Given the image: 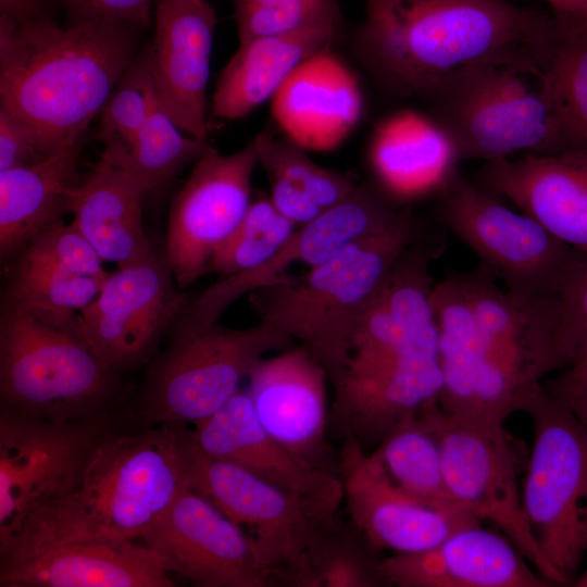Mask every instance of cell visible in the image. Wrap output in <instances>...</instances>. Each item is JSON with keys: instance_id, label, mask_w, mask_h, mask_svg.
<instances>
[{"instance_id": "9c48e42d", "label": "cell", "mask_w": 587, "mask_h": 587, "mask_svg": "<svg viewBox=\"0 0 587 587\" xmlns=\"http://www.w3.org/2000/svg\"><path fill=\"white\" fill-rule=\"evenodd\" d=\"M438 214L480 266L519 294L557 296L586 257L460 174L438 193Z\"/></svg>"}, {"instance_id": "44dd1931", "label": "cell", "mask_w": 587, "mask_h": 587, "mask_svg": "<svg viewBox=\"0 0 587 587\" xmlns=\"http://www.w3.org/2000/svg\"><path fill=\"white\" fill-rule=\"evenodd\" d=\"M433 252L417 240L395 264L362 315L346 374L439 347L428 267Z\"/></svg>"}, {"instance_id": "9a60e30c", "label": "cell", "mask_w": 587, "mask_h": 587, "mask_svg": "<svg viewBox=\"0 0 587 587\" xmlns=\"http://www.w3.org/2000/svg\"><path fill=\"white\" fill-rule=\"evenodd\" d=\"M442 370L440 408L450 414L503 424L524 411L542 386L529 389L486 351L459 275L433 290Z\"/></svg>"}, {"instance_id": "7bdbcfd3", "label": "cell", "mask_w": 587, "mask_h": 587, "mask_svg": "<svg viewBox=\"0 0 587 587\" xmlns=\"http://www.w3.org/2000/svg\"><path fill=\"white\" fill-rule=\"evenodd\" d=\"M72 20L117 22L133 28L150 25L152 0H61Z\"/></svg>"}, {"instance_id": "e575fe53", "label": "cell", "mask_w": 587, "mask_h": 587, "mask_svg": "<svg viewBox=\"0 0 587 587\" xmlns=\"http://www.w3.org/2000/svg\"><path fill=\"white\" fill-rule=\"evenodd\" d=\"M371 455L402 492L429 503L460 505L447 488L438 439L420 412L402 420Z\"/></svg>"}, {"instance_id": "603a6c76", "label": "cell", "mask_w": 587, "mask_h": 587, "mask_svg": "<svg viewBox=\"0 0 587 587\" xmlns=\"http://www.w3.org/2000/svg\"><path fill=\"white\" fill-rule=\"evenodd\" d=\"M247 390L264 429L298 457L329 469L326 370L303 347L261 359Z\"/></svg>"}, {"instance_id": "60d3db41", "label": "cell", "mask_w": 587, "mask_h": 587, "mask_svg": "<svg viewBox=\"0 0 587 587\" xmlns=\"http://www.w3.org/2000/svg\"><path fill=\"white\" fill-rule=\"evenodd\" d=\"M233 1L239 43L341 23L338 0Z\"/></svg>"}, {"instance_id": "f6af8a7d", "label": "cell", "mask_w": 587, "mask_h": 587, "mask_svg": "<svg viewBox=\"0 0 587 587\" xmlns=\"http://www.w3.org/2000/svg\"><path fill=\"white\" fill-rule=\"evenodd\" d=\"M542 385L587 429V351Z\"/></svg>"}, {"instance_id": "b9f144b4", "label": "cell", "mask_w": 587, "mask_h": 587, "mask_svg": "<svg viewBox=\"0 0 587 587\" xmlns=\"http://www.w3.org/2000/svg\"><path fill=\"white\" fill-rule=\"evenodd\" d=\"M558 297V348L565 367L587 351V255Z\"/></svg>"}, {"instance_id": "7a4b0ae2", "label": "cell", "mask_w": 587, "mask_h": 587, "mask_svg": "<svg viewBox=\"0 0 587 587\" xmlns=\"http://www.w3.org/2000/svg\"><path fill=\"white\" fill-rule=\"evenodd\" d=\"M134 29L95 18L62 27L46 13L24 22L0 16V108L47 155L83 140L135 59Z\"/></svg>"}, {"instance_id": "d4e9b609", "label": "cell", "mask_w": 587, "mask_h": 587, "mask_svg": "<svg viewBox=\"0 0 587 587\" xmlns=\"http://www.w3.org/2000/svg\"><path fill=\"white\" fill-rule=\"evenodd\" d=\"M480 183L587 255V154L523 155L486 162Z\"/></svg>"}, {"instance_id": "6da1fadb", "label": "cell", "mask_w": 587, "mask_h": 587, "mask_svg": "<svg viewBox=\"0 0 587 587\" xmlns=\"http://www.w3.org/2000/svg\"><path fill=\"white\" fill-rule=\"evenodd\" d=\"M557 20L507 0H365L363 60L399 93L423 97L485 63L550 55Z\"/></svg>"}, {"instance_id": "f1b7e54d", "label": "cell", "mask_w": 587, "mask_h": 587, "mask_svg": "<svg viewBox=\"0 0 587 587\" xmlns=\"http://www.w3.org/2000/svg\"><path fill=\"white\" fill-rule=\"evenodd\" d=\"M455 145L433 117L397 112L376 127L370 162L380 190L392 202L437 195L459 174Z\"/></svg>"}, {"instance_id": "cb8c5ba5", "label": "cell", "mask_w": 587, "mask_h": 587, "mask_svg": "<svg viewBox=\"0 0 587 587\" xmlns=\"http://www.w3.org/2000/svg\"><path fill=\"white\" fill-rule=\"evenodd\" d=\"M527 561L504 535L475 524L429 549L397 552L378 570L385 583L399 587L554 586Z\"/></svg>"}, {"instance_id": "d6a6232c", "label": "cell", "mask_w": 587, "mask_h": 587, "mask_svg": "<svg viewBox=\"0 0 587 587\" xmlns=\"http://www.w3.org/2000/svg\"><path fill=\"white\" fill-rule=\"evenodd\" d=\"M83 140L33 165L0 171V253L15 255L70 213Z\"/></svg>"}, {"instance_id": "d6986e66", "label": "cell", "mask_w": 587, "mask_h": 587, "mask_svg": "<svg viewBox=\"0 0 587 587\" xmlns=\"http://www.w3.org/2000/svg\"><path fill=\"white\" fill-rule=\"evenodd\" d=\"M459 278L486 351L520 383L534 389L565 367L555 295L512 291L480 265Z\"/></svg>"}, {"instance_id": "8d00e7d4", "label": "cell", "mask_w": 587, "mask_h": 587, "mask_svg": "<svg viewBox=\"0 0 587 587\" xmlns=\"http://www.w3.org/2000/svg\"><path fill=\"white\" fill-rule=\"evenodd\" d=\"M378 563L336 522L305 553L287 583L298 587H376L385 585Z\"/></svg>"}, {"instance_id": "ac0fdd59", "label": "cell", "mask_w": 587, "mask_h": 587, "mask_svg": "<svg viewBox=\"0 0 587 587\" xmlns=\"http://www.w3.org/2000/svg\"><path fill=\"white\" fill-rule=\"evenodd\" d=\"M340 467L352 522L378 548L396 552L429 549L454 532L482 522L460 505L425 502L396 488L350 432H345Z\"/></svg>"}, {"instance_id": "ee69618b", "label": "cell", "mask_w": 587, "mask_h": 587, "mask_svg": "<svg viewBox=\"0 0 587 587\" xmlns=\"http://www.w3.org/2000/svg\"><path fill=\"white\" fill-rule=\"evenodd\" d=\"M48 157L32 132L0 108V171L33 165Z\"/></svg>"}, {"instance_id": "ba28073f", "label": "cell", "mask_w": 587, "mask_h": 587, "mask_svg": "<svg viewBox=\"0 0 587 587\" xmlns=\"http://www.w3.org/2000/svg\"><path fill=\"white\" fill-rule=\"evenodd\" d=\"M524 412L534 440L522 504L559 585H572L587 555V429L544 388Z\"/></svg>"}, {"instance_id": "277c9868", "label": "cell", "mask_w": 587, "mask_h": 587, "mask_svg": "<svg viewBox=\"0 0 587 587\" xmlns=\"http://www.w3.org/2000/svg\"><path fill=\"white\" fill-rule=\"evenodd\" d=\"M417 240V225L404 210L390 225L350 243L301 277L288 274L251 291L249 302L260 321L299 340L336 389L346 374L362 315Z\"/></svg>"}, {"instance_id": "d590c367", "label": "cell", "mask_w": 587, "mask_h": 587, "mask_svg": "<svg viewBox=\"0 0 587 587\" xmlns=\"http://www.w3.org/2000/svg\"><path fill=\"white\" fill-rule=\"evenodd\" d=\"M212 149L207 140L184 133L159 103L130 145L108 142L102 153L149 195L164 189L188 163Z\"/></svg>"}, {"instance_id": "836d02e7", "label": "cell", "mask_w": 587, "mask_h": 587, "mask_svg": "<svg viewBox=\"0 0 587 587\" xmlns=\"http://www.w3.org/2000/svg\"><path fill=\"white\" fill-rule=\"evenodd\" d=\"M254 140L259 164L270 179V198L298 227L347 198L359 186L353 175L320 166L289 139L261 133Z\"/></svg>"}, {"instance_id": "52a82bcc", "label": "cell", "mask_w": 587, "mask_h": 587, "mask_svg": "<svg viewBox=\"0 0 587 587\" xmlns=\"http://www.w3.org/2000/svg\"><path fill=\"white\" fill-rule=\"evenodd\" d=\"M294 341L266 322L235 329L220 321H197L186 310L172 326L170 345L148 372L141 419L161 425L196 424L209 417L239 390L264 354L284 351Z\"/></svg>"}, {"instance_id": "c3c4849f", "label": "cell", "mask_w": 587, "mask_h": 587, "mask_svg": "<svg viewBox=\"0 0 587 587\" xmlns=\"http://www.w3.org/2000/svg\"><path fill=\"white\" fill-rule=\"evenodd\" d=\"M572 586H575V587H587V566L586 569L584 570V572L576 576V578L574 579Z\"/></svg>"}, {"instance_id": "f546056e", "label": "cell", "mask_w": 587, "mask_h": 587, "mask_svg": "<svg viewBox=\"0 0 587 587\" xmlns=\"http://www.w3.org/2000/svg\"><path fill=\"white\" fill-rule=\"evenodd\" d=\"M143 187L101 153L71 191L72 224L103 261L118 268L146 262L157 252L142 224Z\"/></svg>"}, {"instance_id": "74e56055", "label": "cell", "mask_w": 587, "mask_h": 587, "mask_svg": "<svg viewBox=\"0 0 587 587\" xmlns=\"http://www.w3.org/2000/svg\"><path fill=\"white\" fill-rule=\"evenodd\" d=\"M555 20L558 27L548 71L572 136L574 153L587 154V18Z\"/></svg>"}, {"instance_id": "1f68e13d", "label": "cell", "mask_w": 587, "mask_h": 587, "mask_svg": "<svg viewBox=\"0 0 587 587\" xmlns=\"http://www.w3.org/2000/svg\"><path fill=\"white\" fill-rule=\"evenodd\" d=\"M338 30V25H323L239 43L218 78L214 114L240 118L272 99L301 62L330 47Z\"/></svg>"}, {"instance_id": "8992f818", "label": "cell", "mask_w": 587, "mask_h": 587, "mask_svg": "<svg viewBox=\"0 0 587 587\" xmlns=\"http://www.w3.org/2000/svg\"><path fill=\"white\" fill-rule=\"evenodd\" d=\"M117 372L74 326H53L3 305L0 317L2 408L54 422L100 420Z\"/></svg>"}, {"instance_id": "8fae6325", "label": "cell", "mask_w": 587, "mask_h": 587, "mask_svg": "<svg viewBox=\"0 0 587 587\" xmlns=\"http://www.w3.org/2000/svg\"><path fill=\"white\" fill-rule=\"evenodd\" d=\"M420 415L438 439L453 500L480 521L495 524L544 577L559 585L527 524L516 458L503 424L447 413L438 401Z\"/></svg>"}, {"instance_id": "e0dca14e", "label": "cell", "mask_w": 587, "mask_h": 587, "mask_svg": "<svg viewBox=\"0 0 587 587\" xmlns=\"http://www.w3.org/2000/svg\"><path fill=\"white\" fill-rule=\"evenodd\" d=\"M402 212L380 189L359 185L347 198L299 226L272 259L224 276L191 301L187 312L197 321L217 322L239 297L284 279L291 264H323L350 243L390 225Z\"/></svg>"}, {"instance_id": "bcb514c9", "label": "cell", "mask_w": 587, "mask_h": 587, "mask_svg": "<svg viewBox=\"0 0 587 587\" xmlns=\"http://www.w3.org/2000/svg\"><path fill=\"white\" fill-rule=\"evenodd\" d=\"M46 0H0V16L24 22L45 14Z\"/></svg>"}, {"instance_id": "7dc6e473", "label": "cell", "mask_w": 587, "mask_h": 587, "mask_svg": "<svg viewBox=\"0 0 587 587\" xmlns=\"http://www.w3.org/2000/svg\"><path fill=\"white\" fill-rule=\"evenodd\" d=\"M548 11L560 18H587V0H539Z\"/></svg>"}, {"instance_id": "30bf717a", "label": "cell", "mask_w": 587, "mask_h": 587, "mask_svg": "<svg viewBox=\"0 0 587 587\" xmlns=\"http://www.w3.org/2000/svg\"><path fill=\"white\" fill-rule=\"evenodd\" d=\"M190 488L209 499L249 537L258 562L287 582L305 553L336 520L309 501L234 463L205 454L186 432Z\"/></svg>"}, {"instance_id": "5bb4252c", "label": "cell", "mask_w": 587, "mask_h": 587, "mask_svg": "<svg viewBox=\"0 0 587 587\" xmlns=\"http://www.w3.org/2000/svg\"><path fill=\"white\" fill-rule=\"evenodd\" d=\"M258 164L254 138L235 153L212 149L195 162L168 214L164 253L179 289L209 273L216 249L245 216Z\"/></svg>"}, {"instance_id": "7c38bea8", "label": "cell", "mask_w": 587, "mask_h": 587, "mask_svg": "<svg viewBox=\"0 0 587 587\" xmlns=\"http://www.w3.org/2000/svg\"><path fill=\"white\" fill-rule=\"evenodd\" d=\"M105 435L101 420L54 422L1 407L0 549L29 515L79 486Z\"/></svg>"}, {"instance_id": "7402d4cb", "label": "cell", "mask_w": 587, "mask_h": 587, "mask_svg": "<svg viewBox=\"0 0 587 587\" xmlns=\"http://www.w3.org/2000/svg\"><path fill=\"white\" fill-rule=\"evenodd\" d=\"M149 63L162 110L187 135L207 140V86L216 24L205 0H157Z\"/></svg>"}, {"instance_id": "83f0119b", "label": "cell", "mask_w": 587, "mask_h": 587, "mask_svg": "<svg viewBox=\"0 0 587 587\" xmlns=\"http://www.w3.org/2000/svg\"><path fill=\"white\" fill-rule=\"evenodd\" d=\"M441 389L439 349L422 351L347 374L334 390V412L357 438H384L402 420L438 401Z\"/></svg>"}, {"instance_id": "ffe728a7", "label": "cell", "mask_w": 587, "mask_h": 587, "mask_svg": "<svg viewBox=\"0 0 587 587\" xmlns=\"http://www.w3.org/2000/svg\"><path fill=\"white\" fill-rule=\"evenodd\" d=\"M205 454L234 463L265 482L336 515L344 499L341 477L307 461L273 438L260 423L247 391L238 390L190 432Z\"/></svg>"}, {"instance_id": "484cf974", "label": "cell", "mask_w": 587, "mask_h": 587, "mask_svg": "<svg viewBox=\"0 0 587 587\" xmlns=\"http://www.w3.org/2000/svg\"><path fill=\"white\" fill-rule=\"evenodd\" d=\"M271 111L287 139L304 150L330 151L358 124L363 98L355 76L327 48L288 75Z\"/></svg>"}, {"instance_id": "4316f807", "label": "cell", "mask_w": 587, "mask_h": 587, "mask_svg": "<svg viewBox=\"0 0 587 587\" xmlns=\"http://www.w3.org/2000/svg\"><path fill=\"white\" fill-rule=\"evenodd\" d=\"M1 587H172L157 553L141 541H76L1 565Z\"/></svg>"}, {"instance_id": "2e32d148", "label": "cell", "mask_w": 587, "mask_h": 587, "mask_svg": "<svg viewBox=\"0 0 587 587\" xmlns=\"http://www.w3.org/2000/svg\"><path fill=\"white\" fill-rule=\"evenodd\" d=\"M167 573L203 587H266L247 534L209 499L186 488L140 540Z\"/></svg>"}, {"instance_id": "3957f363", "label": "cell", "mask_w": 587, "mask_h": 587, "mask_svg": "<svg viewBox=\"0 0 587 587\" xmlns=\"http://www.w3.org/2000/svg\"><path fill=\"white\" fill-rule=\"evenodd\" d=\"M177 425L105 435L79 486L27 517L0 549L1 565L76 541H140L190 488L186 430Z\"/></svg>"}, {"instance_id": "ab89813d", "label": "cell", "mask_w": 587, "mask_h": 587, "mask_svg": "<svg viewBox=\"0 0 587 587\" xmlns=\"http://www.w3.org/2000/svg\"><path fill=\"white\" fill-rule=\"evenodd\" d=\"M158 104L148 49H145L132 61L104 103L97 138L104 143L130 145Z\"/></svg>"}, {"instance_id": "4fadbf2b", "label": "cell", "mask_w": 587, "mask_h": 587, "mask_svg": "<svg viewBox=\"0 0 587 587\" xmlns=\"http://www.w3.org/2000/svg\"><path fill=\"white\" fill-rule=\"evenodd\" d=\"M191 301L179 292L165 253L109 273L73 326L115 372L146 363Z\"/></svg>"}, {"instance_id": "5b68a950", "label": "cell", "mask_w": 587, "mask_h": 587, "mask_svg": "<svg viewBox=\"0 0 587 587\" xmlns=\"http://www.w3.org/2000/svg\"><path fill=\"white\" fill-rule=\"evenodd\" d=\"M548 59L476 65L422 97L433 107L432 116L448 133L462 161L575 152Z\"/></svg>"}, {"instance_id": "f35d334b", "label": "cell", "mask_w": 587, "mask_h": 587, "mask_svg": "<svg viewBox=\"0 0 587 587\" xmlns=\"http://www.w3.org/2000/svg\"><path fill=\"white\" fill-rule=\"evenodd\" d=\"M297 228L271 198H259L251 202L236 229L216 249L209 272L224 277L259 267L288 242Z\"/></svg>"}, {"instance_id": "4dcf8cb0", "label": "cell", "mask_w": 587, "mask_h": 587, "mask_svg": "<svg viewBox=\"0 0 587 587\" xmlns=\"http://www.w3.org/2000/svg\"><path fill=\"white\" fill-rule=\"evenodd\" d=\"M3 305L53 326H71L100 292V277L67 242L37 240L15 254Z\"/></svg>"}]
</instances>
